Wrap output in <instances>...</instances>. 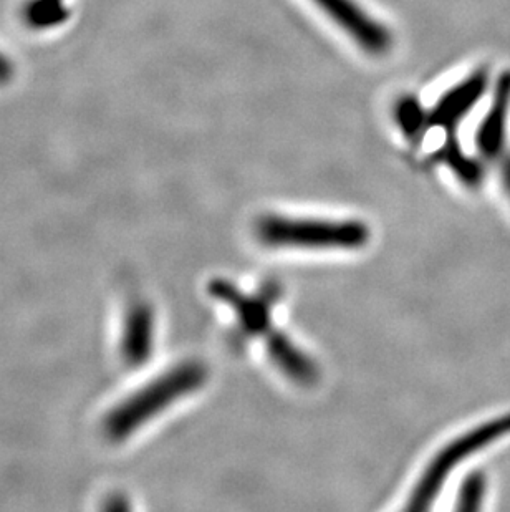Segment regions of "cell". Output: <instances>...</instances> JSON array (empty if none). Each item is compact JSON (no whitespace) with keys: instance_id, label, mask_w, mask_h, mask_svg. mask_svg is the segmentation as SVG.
<instances>
[{"instance_id":"3","label":"cell","mask_w":510,"mask_h":512,"mask_svg":"<svg viewBox=\"0 0 510 512\" xmlns=\"http://www.w3.org/2000/svg\"><path fill=\"white\" fill-rule=\"evenodd\" d=\"M507 435H510V413L499 416L496 420L487 421L484 425L467 431L466 435L459 436L458 440L451 441L444 450L434 456L433 461L419 479L409 498V511L428 509L456 466L477 451H481L482 448Z\"/></svg>"},{"instance_id":"15","label":"cell","mask_w":510,"mask_h":512,"mask_svg":"<svg viewBox=\"0 0 510 512\" xmlns=\"http://www.w3.org/2000/svg\"><path fill=\"white\" fill-rule=\"evenodd\" d=\"M103 509L105 511H126V509H130V504H128V501L123 498H110L106 499V503L103 504Z\"/></svg>"},{"instance_id":"9","label":"cell","mask_w":510,"mask_h":512,"mask_svg":"<svg viewBox=\"0 0 510 512\" xmlns=\"http://www.w3.org/2000/svg\"><path fill=\"white\" fill-rule=\"evenodd\" d=\"M267 350L277 367L300 385H312L317 382L318 368L297 345L290 342L280 332H272L267 340Z\"/></svg>"},{"instance_id":"6","label":"cell","mask_w":510,"mask_h":512,"mask_svg":"<svg viewBox=\"0 0 510 512\" xmlns=\"http://www.w3.org/2000/svg\"><path fill=\"white\" fill-rule=\"evenodd\" d=\"M510 107V73H504L497 83L494 100L476 135V145L486 158L501 156L506 143L507 113Z\"/></svg>"},{"instance_id":"14","label":"cell","mask_w":510,"mask_h":512,"mask_svg":"<svg viewBox=\"0 0 510 512\" xmlns=\"http://www.w3.org/2000/svg\"><path fill=\"white\" fill-rule=\"evenodd\" d=\"M12 75H14L12 63H10L4 55H0V85L9 82Z\"/></svg>"},{"instance_id":"10","label":"cell","mask_w":510,"mask_h":512,"mask_svg":"<svg viewBox=\"0 0 510 512\" xmlns=\"http://www.w3.org/2000/svg\"><path fill=\"white\" fill-rule=\"evenodd\" d=\"M22 15L30 27L50 29L67 19L68 9L65 0H29Z\"/></svg>"},{"instance_id":"1","label":"cell","mask_w":510,"mask_h":512,"mask_svg":"<svg viewBox=\"0 0 510 512\" xmlns=\"http://www.w3.org/2000/svg\"><path fill=\"white\" fill-rule=\"evenodd\" d=\"M206 378L207 368L203 363H181L111 410L103 421L105 435L113 441L125 440L171 403L198 390Z\"/></svg>"},{"instance_id":"12","label":"cell","mask_w":510,"mask_h":512,"mask_svg":"<svg viewBox=\"0 0 510 512\" xmlns=\"http://www.w3.org/2000/svg\"><path fill=\"white\" fill-rule=\"evenodd\" d=\"M484 496H486V476L481 473H472L462 483L456 508L458 511H477L481 509Z\"/></svg>"},{"instance_id":"8","label":"cell","mask_w":510,"mask_h":512,"mask_svg":"<svg viewBox=\"0 0 510 512\" xmlns=\"http://www.w3.org/2000/svg\"><path fill=\"white\" fill-rule=\"evenodd\" d=\"M209 292L216 299L231 305L236 310L242 329L251 334H262L270 327L269 304L265 300L242 294L236 285L224 281H212L209 285Z\"/></svg>"},{"instance_id":"4","label":"cell","mask_w":510,"mask_h":512,"mask_svg":"<svg viewBox=\"0 0 510 512\" xmlns=\"http://www.w3.org/2000/svg\"><path fill=\"white\" fill-rule=\"evenodd\" d=\"M335 24L340 25L361 49L371 55L390 52L393 37L390 30L366 14L355 0H313Z\"/></svg>"},{"instance_id":"7","label":"cell","mask_w":510,"mask_h":512,"mask_svg":"<svg viewBox=\"0 0 510 512\" xmlns=\"http://www.w3.org/2000/svg\"><path fill=\"white\" fill-rule=\"evenodd\" d=\"M154 343L153 310L146 304H136L128 310L123 335L121 355L128 365H141L151 357Z\"/></svg>"},{"instance_id":"2","label":"cell","mask_w":510,"mask_h":512,"mask_svg":"<svg viewBox=\"0 0 510 512\" xmlns=\"http://www.w3.org/2000/svg\"><path fill=\"white\" fill-rule=\"evenodd\" d=\"M257 236L267 246L300 249H358L370 241V229L358 221H320L265 216Z\"/></svg>"},{"instance_id":"16","label":"cell","mask_w":510,"mask_h":512,"mask_svg":"<svg viewBox=\"0 0 510 512\" xmlns=\"http://www.w3.org/2000/svg\"><path fill=\"white\" fill-rule=\"evenodd\" d=\"M501 174L502 183L506 186L507 193H509L510 196V155H506L502 158Z\"/></svg>"},{"instance_id":"11","label":"cell","mask_w":510,"mask_h":512,"mask_svg":"<svg viewBox=\"0 0 510 512\" xmlns=\"http://www.w3.org/2000/svg\"><path fill=\"white\" fill-rule=\"evenodd\" d=\"M441 155H443L444 161L453 168L454 173L458 174L464 183L477 184L481 181V166L477 165L476 161L472 160V158L466 156V153L461 150L458 140L449 138L444 143Z\"/></svg>"},{"instance_id":"5","label":"cell","mask_w":510,"mask_h":512,"mask_svg":"<svg viewBox=\"0 0 510 512\" xmlns=\"http://www.w3.org/2000/svg\"><path fill=\"white\" fill-rule=\"evenodd\" d=\"M486 70L472 73L471 77L459 83L458 87L451 88L444 93L433 110L428 115V125L444 130H454L459 121L467 115V112L476 105L477 100L484 95L487 88Z\"/></svg>"},{"instance_id":"13","label":"cell","mask_w":510,"mask_h":512,"mask_svg":"<svg viewBox=\"0 0 510 512\" xmlns=\"http://www.w3.org/2000/svg\"><path fill=\"white\" fill-rule=\"evenodd\" d=\"M396 120L400 123L401 130H405L406 135H418L424 120L428 121V116H424L423 108L418 100L414 98H405L398 103L396 107Z\"/></svg>"}]
</instances>
